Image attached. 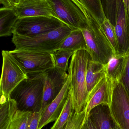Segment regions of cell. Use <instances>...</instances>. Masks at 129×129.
<instances>
[{"instance_id": "obj_1", "label": "cell", "mask_w": 129, "mask_h": 129, "mask_svg": "<svg viewBox=\"0 0 129 129\" xmlns=\"http://www.w3.org/2000/svg\"><path fill=\"white\" fill-rule=\"evenodd\" d=\"M92 60L87 50H78L72 56L68 74L70 90L75 112H79L85 108L89 97L87 89L86 75L89 62Z\"/></svg>"}, {"instance_id": "obj_2", "label": "cell", "mask_w": 129, "mask_h": 129, "mask_svg": "<svg viewBox=\"0 0 129 129\" xmlns=\"http://www.w3.org/2000/svg\"><path fill=\"white\" fill-rule=\"evenodd\" d=\"M73 1L88 20V27L82 30L86 43L87 50L93 61L106 65L111 59L115 56L112 47L96 20L83 7Z\"/></svg>"}, {"instance_id": "obj_3", "label": "cell", "mask_w": 129, "mask_h": 129, "mask_svg": "<svg viewBox=\"0 0 129 129\" xmlns=\"http://www.w3.org/2000/svg\"><path fill=\"white\" fill-rule=\"evenodd\" d=\"M45 77L44 72L28 75L12 92L10 97L16 102L18 110L40 112Z\"/></svg>"}, {"instance_id": "obj_4", "label": "cell", "mask_w": 129, "mask_h": 129, "mask_svg": "<svg viewBox=\"0 0 129 129\" xmlns=\"http://www.w3.org/2000/svg\"><path fill=\"white\" fill-rule=\"evenodd\" d=\"M74 30L66 24L59 28L32 37L13 35L12 42L16 49H25L53 53L60 49L61 44Z\"/></svg>"}, {"instance_id": "obj_5", "label": "cell", "mask_w": 129, "mask_h": 129, "mask_svg": "<svg viewBox=\"0 0 129 129\" xmlns=\"http://www.w3.org/2000/svg\"><path fill=\"white\" fill-rule=\"evenodd\" d=\"M28 75L45 72L55 68L52 53L25 49L9 51Z\"/></svg>"}, {"instance_id": "obj_6", "label": "cell", "mask_w": 129, "mask_h": 129, "mask_svg": "<svg viewBox=\"0 0 129 129\" xmlns=\"http://www.w3.org/2000/svg\"><path fill=\"white\" fill-rule=\"evenodd\" d=\"M64 24L58 19L50 16L22 18L15 25L13 35L32 37L55 30Z\"/></svg>"}, {"instance_id": "obj_7", "label": "cell", "mask_w": 129, "mask_h": 129, "mask_svg": "<svg viewBox=\"0 0 129 129\" xmlns=\"http://www.w3.org/2000/svg\"><path fill=\"white\" fill-rule=\"evenodd\" d=\"M3 66L1 73V95L10 97L12 92L28 76L19 64L7 50H3Z\"/></svg>"}, {"instance_id": "obj_8", "label": "cell", "mask_w": 129, "mask_h": 129, "mask_svg": "<svg viewBox=\"0 0 129 129\" xmlns=\"http://www.w3.org/2000/svg\"><path fill=\"white\" fill-rule=\"evenodd\" d=\"M57 18L74 30L88 27V20L73 0H48Z\"/></svg>"}, {"instance_id": "obj_9", "label": "cell", "mask_w": 129, "mask_h": 129, "mask_svg": "<svg viewBox=\"0 0 129 129\" xmlns=\"http://www.w3.org/2000/svg\"><path fill=\"white\" fill-rule=\"evenodd\" d=\"M109 108L112 118L122 129H129V97L118 81H111Z\"/></svg>"}, {"instance_id": "obj_10", "label": "cell", "mask_w": 129, "mask_h": 129, "mask_svg": "<svg viewBox=\"0 0 129 129\" xmlns=\"http://www.w3.org/2000/svg\"><path fill=\"white\" fill-rule=\"evenodd\" d=\"M0 2L3 7L12 9L19 19L38 16L57 18L48 0H0Z\"/></svg>"}, {"instance_id": "obj_11", "label": "cell", "mask_w": 129, "mask_h": 129, "mask_svg": "<svg viewBox=\"0 0 129 129\" xmlns=\"http://www.w3.org/2000/svg\"><path fill=\"white\" fill-rule=\"evenodd\" d=\"M44 73L43 97L41 114L45 107L59 94L68 78V74L66 72L60 71L55 68Z\"/></svg>"}, {"instance_id": "obj_12", "label": "cell", "mask_w": 129, "mask_h": 129, "mask_svg": "<svg viewBox=\"0 0 129 129\" xmlns=\"http://www.w3.org/2000/svg\"><path fill=\"white\" fill-rule=\"evenodd\" d=\"M118 46V57L129 54V16L123 0H118V8L114 25Z\"/></svg>"}, {"instance_id": "obj_13", "label": "cell", "mask_w": 129, "mask_h": 129, "mask_svg": "<svg viewBox=\"0 0 129 129\" xmlns=\"http://www.w3.org/2000/svg\"><path fill=\"white\" fill-rule=\"evenodd\" d=\"M70 90L69 77L62 89L57 96L47 106L41 113L38 129H42L51 122L56 121L64 106Z\"/></svg>"}, {"instance_id": "obj_14", "label": "cell", "mask_w": 129, "mask_h": 129, "mask_svg": "<svg viewBox=\"0 0 129 129\" xmlns=\"http://www.w3.org/2000/svg\"><path fill=\"white\" fill-rule=\"evenodd\" d=\"M111 93V80L105 76L89 94L84 108L86 113V118L90 111L96 106L103 104L109 106Z\"/></svg>"}, {"instance_id": "obj_15", "label": "cell", "mask_w": 129, "mask_h": 129, "mask_svg": "<svg viewBox=\"0 0 129 129\" xmlns=\"http://www.w3.org/2000/svg\"><path fill=\"white\" fill-rule=\"evenodd\" d=\"M88 117L92 122L95 129H112L114 127V120L109 106L106 104L96 106L90 111Z\"/></svg>"}, {"instance_id": "obj_16", "label": "cell", "mask_w": 129, "mask_h": 129, "mask_svg": "<svg viewBox=\"0 0 129 129\" xmlns=\"http://www.w3.org/2000/svg\"><path fill=\"white\" fill-rule=\"evenodd\" d=\"M0 129H9L16 111V102L11 97L1 96L0 100Z\"/></svg>"}, {"instance_id": "obj_17", "label": "cell", "mask_w": 129, "mask_h": 129, "mask_svg": "<svg viewBox=\"0 0 129 129\" xmlns=\"http://www.w3.org/2000/svg\"><path fill=\"white\" fill-rule=\"evenodd\" d=\"M19 18L12 9L2 7L0 9V36L9 37L13 34L15 25Z\"/></svg>"}, {"instance_id": "obj_18", "label": "cell", "mask_w": 129, "mask_h": 129, "mask_svg": "<svg viewBox=\"0 0 129 129\" xmlns=\"http://www.w3.org/2000/svg\"><path fill=\"white\" fill-rule=\"evenodd\" d=\"M105 76V66L92 60L90 61L88 64L86 75L87 89L89 94Z\"/></svg>"}, {"instance_id": "obj_19", "label": "cell", "mask_w": 129, "mask_h": 129, "mask_svg": "<svg viewBox=\"0 0 129 129\" xmlns=\"http://www.w3.org/2000/svg\"><path fill=\"white\" fill-rule=\"evenodd\" d=\"M59 49L77 52L82 50H87L86 43L82 30H72L61 44Z\"/></svg>"}, {"instance_id": "obj_20", "label": "cell", "mask_w": 129, "mask_h": 129, "mask_svg": "<svg viewBox=\"0 0 129 129\" xmlns=\"http://www.w3.org/2000/svg\"><path fill=\"white\" fill-rule=\"evenodd\" d=\"M74 1L91 14L100 25L107 19L105 15L101 1L74 0Z\"/></svg>"}, {"instance_id": "obj_21", "label": "cell", "mask_w": 129, "mask_h": 129, "mask_svg": "<svg viewBox=\"0 0 129 129\" xmlns=\"http://www.w3.org/2000/svg\"><path fill=\"white\" fill-rule=\"evenodd\" d=\"M126 56H114L105 66L106 76L111 81H119L126 61Z\"/></svg>"}, {"instance_id": "obj_22", "label": "cell", "mask_w": 129, "mask_h": 129, "mask_svg": "<svg viewBox=\"0 0 129 129\" xmlns=\"http://www.w3.org/2000/svg\"><path fill=\"white\" fill-rule=\"evenodd\" d=\"M74 112L71 95L69 92L62 111L50 129H64L67 123Z\"/></svg>"}, {"instance_id": "obj_23", "label": "cell", "mask_w": 129, "mask_h": 129, "mask_svg": "<svg viewBox=\"0 0 129 129\" xmlns=\"http://www.w3.org/2000/svg\"><path fill=\"white\" fill-rule=\"evenodd\" d=\"M75 52L65 50L59 49L52 53L55 68L60 71L66 73L68 71L69 60Z\"/></svg>"}, {"instance_id": "obj_24", "label": "cell", "mask_w": 129, "mask_h": 129, "mask_svg": "<svg viewBox=\"0 0 129 129\" xmlns=\"http://www.w3.org/2000/svg\"><path fill=\"white\" fill-rule=\"evenodd\" d=\"M32 112L18 110L15 114L9 129H27Z\"/></svg>"}, {"instance_id": "obj_25", "label": "cell", "mask_w": 129, "mask_h": 129, "mask_svg": "<svg viewBox=\"0 0 129 129\" xmlns=\"http://www.w3.org/2000/svg\"><path fill=\"white\" fill-rule=\"evenodd\" d=\"M100 25L106 37L114 51L115 56H117L118 55V46L115 27L107 19Z\"/></svg>"}, {"instance_id": "obj_26", "label": "cell", "mask_w": 129, "mask_h": 129, "mask_svg": "<svg viewBox=\"0 0 129 129\" xmlns=\"http://www.w3.org/2000/svg\"><path fill=\"white\" fill-rule=\"evenodd\" d=\"M106 19L114 27L118 8V0L101 1Z\"/></svg>"}, {"instance_id": "obj_27", "label": "cell", "mask_w": 129, "mask_h": 129, "mask_svg": "<svg viewBox=\"0 0 129 129\" xmlns=\"http://www.w3.org/2000/svg\"><path fill=\"white\" fill-rule=\"evenodd\" d=\"M86 118V110L74 112L66 126L64 129H81Z\"/></svg>"}, {"instance_id": "obj_28", "label": "cell", "mask_w": 129, "mask_h": 129, "mask_svg": "<svg viewBox=\"0 0 129 129\" xmlns=\"http://www.w3.org/2000/svg\"><path fill=\"white\" fill-rule=\"evenodd\" d=\"M118 81L124 87L129 97V54L127 56L126 64Z\"/></svg>"}, {"instance_id": "obj_29", "label": "cell", "mask_w": 129, "mask_h": 129, "mask_svg": "<svg viewBox=\"0 0 129 129\" xmlns=\"http://www.w3.org/2000/svg\"><path fill=\"white\" fill-rule=\"evenodd\" d=\"M41 114L40 112L32 113L27 129H38Z\"/></svg>"}, {"instance_id": "obj_30", "label": "cell", "mask_w": 129, "mask_h": 129, "mask_svg": "<svg viewBox=\"0 0 129 129\" xmlns=\"http://www.w3.org/2000/svg\"><path fill=\"white\" fill-rule=\"evenodd\" d=\"M81 129H95V128L89 118L88 117L86 118Z\"/></svg>"}, {"instance_id": "obj_31", "label": "cell", "mask_w": 129, "mask_h": 129, "mask_svg": "<svg viewBox=\"0 0 129 129\" xmlns=\"http://www.w3.org/2000/svg\"><path fill=\"white\" fill-rule=\"evenodd\" d=\"M127 13L129 16V0H123Z\"/></svg>"}, {"instance_id": "obj_32", "label": "cell", "mask_w": 129, "mask_h": 129, "mask_svg": "<svg viewBox=\"0 0 129 129\" xmlns=\"http://www.w3.org/2000/svg\"><path fill=\"white\" fill-rule=\"evenodd\" d=\"M113 120H114V119H113ZM114 127H113L112 129H122L114 120Z\"/></svg>"}]
</instances>
